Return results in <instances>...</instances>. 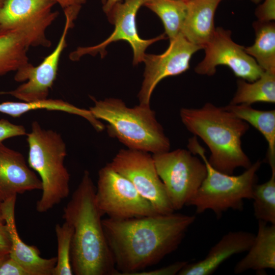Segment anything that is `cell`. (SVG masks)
Listing matches in <instances>:
<instances>
[{"mask_svg":"<svg viewBox=\"0 0 275 275\" xmlns=\"http://www.w3.org/2000/svg\"><path fill=\"white\" fill-rule=\"evenodd\" d=\"M195 215L174 213L126 219L106 218L102 225L118 275H135L176 250Z\"/></svg>","mask_w":275,"mask_h":275,"instance_id":"cell-1","label":"cell"},{"mask_svg":"<svg viewBox=\"0 0 275 275\" xmlns=\"http://www.w3.org/2000/svg\"><path fill=\"white\" fill-rule=\"evenodd\" d=\"M88 171L64 207L63 217L73 230L71 261L76 275H118L104 232L103 214Z\"/></svg>","mask_w":275,"mask_h":275,"instance_id":"cell-2","label":"cell"},{"mask_svg":"<svg viewBox=\"0 0 275 275\" xmlns=\"http://www.w3.org/2000/svg\"><path fill=\"white\" fill-rule=\"evenodd\" d=\"M180 117L186 129L208 147V161L215 169L232 175L236 169L252 165L241 145V138L249 128L247 122L209 102L200 108H182Z\"/></svg>","mask_w":275,"mask_h":275,"instance_id":"cell-3","label":"cell"},{"mask_svg":"<svg viewBox=\"0 0 275 275\" xmlns=\"http://www.w3.org/2000/svg\"><path fill=\"white\" fill-rule=\"evenodd\" d=\"M92 99L94 103L89 109L93 116L107 122L108 134L128 149L152 154L170 150V140L150 105L129 107L118 98Z\"/></svg>","mask_w":275,"mask_h":275,"instance_id":"cell-4","label":"cell"},{"mask_svg":"<svg viewBox=\"0 0 275 275\" xmlns=\"http://www.w3.org/2000/svg\"><path fill=\"white\" fill-rule=\"evenodd\" d=\"M29 166L39 175L42 195L36 210L44 213L60 204L70 193V174L65 166L66 144L61 135L34 121L26 134Z\"/></svg>","mask_w":275,"mask_h":275,"instance_id":"cell-5","label":"cell"},{"mask_svg":"<svg viewBox=\"0 0 275 275\" xmlns=\"http://www.w3.org/2000/svg\"><path fill=\"white\" fill-rule=\"evenodd\" d=\"M187 148L192 154L200 156L206 165L207 174L186 206H194L198 214L211 210L218 218L229 209L242 210L243 200L253 198V188L258 180L257 172L261 162L256 161L239 175H229L217 171L209 164L205 150L197 136L189 139Z\"/></svg>","mask_w":275,"mask_h":275,"instance_id":"cell-6","label":"cell"},{"mask_svg":"<svg viewBox=\"0 0 275 275\" xmlns=\"http://www.w3.org/2000/svg\"><path fill=\"white\" fill-rule=\"evenodd\" d=\"M157 173L174 211L181 209L198 190L207 174L202 160L188 150L152 154Z\"/></svg>","mask_w":275,"mask_h":275,"instance_id":"cell-7","label":"cell"},{"mask_svg":"<svg viewBox=\"0 0 275 275\" xmlns=\"http://www.w3.org/2000/svg\"><path fill=\"white\" fill-rule=\"evenodd\" d=\"M95 201L101 213L115 219H126L158 213L132 183L108 164L98 172Z\"/></svg>","mask_w":275,"mask_h":275,"instance_id":"cell-8","label":"cell"},{"mask_svg":"<svg viewBox=\"0 0 275 275\" xmlns=\"http://www.w3.org/2000/svg\"><path fill=\"white\" fill-rule=\"evenodd\" d=\"M80 6L64 9L65 23L61 36L54 50L38 66L28 63L18 69L14 76L17 82H24L14 90L1 92L20 101L32 102L48 98L49 90L56 79L61 54L67 46L66 38L81 9Z\"/></svg>","mask_w":275,"mask_h":275,"instance_id":"cell-9","label":"cell"},{"mask_svg":"<svg viewBox=\"0 0 275 275\" xmlns=\"http://www.w3.org/2000/svg\"><path fill=\"white\" fill-rule=\"evenodd\" d=\"M128 179L139 193L159 214L174 212L151 153L132 149H121L107 163Z\"/></svg>","mask_w":275,"mask_h":275,"instance_id":"cell-10","label":"cell"},{"mask_svg":"<svg viewBox=\"0 0 275 275\" xmlns=\"http://www.w3.org/2000/svg\"><path fill=\"white\" fill-rule=\"evenodd\" d=\"M145 0H124L117 3L106 14L109 22L115 25L113 33L102 42L93 46L79 47L72 52L70 60L76 61L86 54L92 56L100 53L102 57L106 54L105 48L112 42L119 40L127 41L133 50V64L143 62L145 50L153 43L167 38L165 33L150 39L140 37L136 26V14Z\"/></svg>","mask_w":275,"mask_h":275,"instance_id":"cell-11","label":"cell"},{"mask_svg":"<svg viewBox=\"0 0 275 275\" xmlns=\"http://www.w3.org/2000/svg\"><path fill=\"white\" fill-rule=\"evenodd\" d=\"M204 49L205 57L195 69L198 74L211 76L216 72L217 66L225 65L236 76L253 82L264 71L243 46L233 41L231 32L222 27L215 28L212 39Z\"/></svg>","mask_w":275,"mask_h":275,"instance_id":"cell-12","label":"cell"},{"mask_svg":"<svg viewBox=\"0 0 275 275\" xmlns=\"http://www.w3.org/2000/svg\"><path fill=\"white\" fill-rule=\"evenodd\" d=\"M202 49L180 33L170 40L168 48L162 53H145L144 79L138 94L140 104L150 105L151 95L157 84L166 77L180 74L188 70L191 57Z\"/></svg>","mask_w":275,"mask_h":275,"instance_id":"cell-13","label":"cell"},{"mask_svg":"<svg viewBox=\"0 0 275 275\" xmlns=\"http://www.w3.org/2000/svg\"><path fill=\"white\" fill-rule=\"evenodd\" d=\"M46 30L26 27L14 29L0 28V76L18 69L29 63L30 47H49Z\"/></svg>","mask_w":275,"mask_h":275,"instance_id":"cell-14","label":"cell"},{"mask_svg":"<svg viewBox=\"0 0 275 275\" xmlns=\"http://www.w3.org/2000/svg\"><path fill=\"white\" fill-rule=\"evenodd\" d=\"M41 188L40 178L23 154L0 143V201Z\"/></svg>","mask_w":275,"mask_h":275,"instance_id":"cell-15","label":"cell"},{"mask_svg":"<svg viewBox=\"0 0 275 275\" xmlns=\"http://www.w3.org/2000/svg\"><path fill=\"white\" fill-rule=\"evenodd\" d=\"M16 197L2 202L1 204L3 218L11 242L10 256L27 270L30 275H53L57 257L47 259L41 257L39 250L24 243L18 233L15 218Z\"/></svg>","mask_w":275,"mask_h":275,"instance_id":"cell-16","label":"cell"},{"mask_svg":"<svg viewBox=\"0 0 275 275\" xmlns=\"http://www.w3.org/2000/svg\"><path fill=\"white\" fill-rule=\"evenodd\" d=\"M52 0H6L0 9V28L36 27L47 30L57 18Z\"/></svg>","mask_w":275,"mask_h":275,"instance_id":"cell-17","label":"cell"},{"mask_svg":"<svg viewBox=\"0 0 275 275\" xmlns=\"http://www.w3.org/2000/svg\"><path fill=\"white\" fill-rule=\"evenodd\" d=\"M255 235L244 231H231L224 235L210 250L204 258L182 268L179 275H210L232 256L247 252Z\"/></svg>","mask_w":275,"mask_h":275,"instance_id":"cell-18","label":"cell"},{"mask_svg":"<svg viewBox=\"0 0 275 275\" xmlns=\"http://www.w3.org/2000/svg\"><path fill=\"white\" fill-rule=\"evenodd\" d=\"M222 0L186 2V15L180 33L190 43L204 49L212 39L215 28L214 16Z\"/></svg>","mask_w":275,"mask_h":275,"instance_id":"cell-19","label":"cell"},{"mask_svg":"<svg viewBox=\"0 0 275 275\" xmlns=\"http://www.w3.org/2000/svg\"><path fill=\"white\" fill-rule=\"evenodd\" d=\"M268 224L259 221L257 234L247 254L235 265V273L250 269L261 273L275 269V225Z\"/></svg>","mask_w":275,"mask_h":275,"instance_id":"cell-20","label":"cell"},{"mask_svg":"<svg viewBox=\"0 0 275 275\" xmlns=\"http://www.w3.org/2000/svg\"><path fill=\"white\" fill-rule=\"evenodd\" d=\"M224 107L263 134L268 144L266 161L271 169L275 168V110H259L247 104H229Z\"/></svg>","mask_w":275,"mask_h":275,"instance_id":"cell-21","label":"cell"},{"mask_svg":"<svg viewBox=\"0 0 275 275\" xmlns=\"http://www.w3.org/2000/svg\"><path fill=\"white\" fill-rule=\"evenodd\" d=\"M254 43L244 50L264 70L275 73V23L257 20L253 23Z\"/></svg>","mask_w":275,"mask_h":275,"instance_id":"cell-22","label":"cell"},{"mask_svg":"<svg viewBox=\"0 0 275 275\" xmlns=\"http://www.w3.org/2000/svg\"><path fill=\"white\" fill-rule=\"evenodd\" d=\"M231 104L251 105L256 102H275V73L264 71L261 76L253 82L240 79Z\"/></svg>","mask_w":275,"mask_h":275,"instance_id":"cell-23","label":"cell"},{"mask_svg":"<svg viewBox=\"0 0 275 275\" xmlns=\"http://www.w3.org/2000/svg\"><path fill=\"white\" fill-rule=\"evenodd\" d=\"M143 6L161 19L170 40L180 33L186 15V2L178 0H145Z\"/></svg>","mask_w":275,"mask_h":275,"instance_id":"cell-24","label":"cell"},{"mask_svg":"<svg viewBox=\"0 0 275 275\" xmlns=\"http://www.w3.org/2000/svg\"><path fill=\"white\" fill-rule=\"evenodd\" d=\"M254 214L256 219L275 225V168L269 180L255 184L253 191Z\"/></svg>","mask_w":275,"mask_h":275,"instance_id":"cell-25","label":"cell"},{"mask_svg":"<svg viewBox=\"0 0 275 275\" xmlns=\"http://www.w3.org/2000/svg\"><path fill=\"white\" fill-rule=\"evenodd\" d=\"M55 231L57 239V261L54 269L53 275H72L73 274L71 252L73 230L71 225L66 222L57 224Z\"/></svg>","mask_w":275,"mask_h":275,"instance_id":"cell-26","label":"cell"},{"mask_svg":"<svg viewBox=\"0 0 275 275\" xmlns=\"http://www.w3.org/2000/svg\"><path fill=\"white\" fill-rule=\"evenodd\" d=\"M26 134V129L23 125L13 124L5 119L0 120V143L9 138Z\"/></svg>","mask_w":275,"mask_h":275,"instance_id":"cell-27","label":"cell"},{"mask_svg":"<svg viewBox=\"0 0 275 275\" xmlns=\"http://www.w3.org/2000/svg\"><path fill=\"white\" fill-rule=\"evenodd\" d=\"M258 20L263 22L273 21L275 19V0H265L255 11Z\"/></svg>","mask_w":275,"mask_h":275,"instance_id":"cell-28","label":"cell"},{"mask_svg":"<svg viewBox=\"0 0 275 275\" xmlns=\"http://www.w3.org/2000/svg\"><path fill=\"white\" fill-rule=\"evenodd\" d=\"M187 261H178L169 265L149 271L143 270L135 275H174L178 274L187 263Z\"/></svg>","mask_w":275,"mask_h":275,"instance_id":"cell-29","label":"cell"},{"mask_svg":"<svg viewBox=\"0 0 275 275\" xmlns=\"http://www.w3.org/2000/svg\"><path fill=\"white\" fill-rule=\"evenodd\" d=\"M0 275H30L18 262L9 257L0 267Z\"/></svg>","mask_w":275,"mask_h":275,"instance_id":"cell-30","label":"cell"},{"mask_svg":"<svg viewBox=\"0 0 275 275\" xmlns=\"http://www.w3.org/2000/svg\"><path fill=\"white\" fill-rule=\"evenodd\" d=\"M11 242L5 223L0 224V252L9 253Z\"/></svg>","mask_w":275,"mask_h":275,"instance_id":"cell-31","label":"cell"},{"mask_svg":"<svg viewBox=\"0 0 275 275\" xmlns=\"http://www.w3.org/2000/svg\"><path fill=\"white\" fill-rule=\"evenodd\" d=\"M56 4H58L64 10L68 7L74 6H82L87 0H52Z\"/></svg>","mask_w":275,"mask_h":275,"instance_id":"cell-32","label":"cell"},{"mask_svg":"<svg viewBox=\"0 0 275 275\" xmlns=\"http://www.w3.org/2000/svg\"><path fill=\"white\" fill-rule=\"evenodd\" d=\"M101 1L102 4L103 10L106 14L112 7L121 0H101Z\"/></svg>","mask_w":275,"mask_h":275,"instance_id":"cell-33","label":"cell"},{"mask_svg":"<svg viewBox=\"0 0 275 275\" xmlns=\"http://www.w3.org/2000/svg\"><path fill=\"white\" fill-rule=\"evenodd\" d=\"M9 256V253L0 252V267Z\"/></svg>","mask_w":275,"mask_h":275,"instance_id":"cell-34","label":"cell"},{"mask_svg":"<svg viewBox=\"0 0 275 275\" xmlns=\"http://www.w3.org/2000/svg\"><path fill=\"white\" fill-rule=\"evenodd\" d=\"M2 202L0 201V224H4L5 221L3 218L2 209H1Z\"/></svg>","mask_w":275,"mask_h":275,"instance_id":"cell-35","label":"cell"},{"mask_svg":"<svg viewBox=\"0 0 275 275\" xmlns=\"http://www.w3.org/2000/svg\"><path fill=\"white\" fill-rule=\"evenodd\" d=\"M6 0H0V9H1V8L4 5L5 2H6Z\"/></svg>","mask_w":275,"mask_h":275,"instance_id":"cell-36","label":"cell"},{"mask_svg":"<svg viewBox=\"0 0 275 275\" xmlns=\"http://www.w3.org/2000/svg\"><path fill=\"white\" fill-rule=\"evenodd\" d=\"M252 2L254 3H259V2H260L262 0H250Z\"/></svg>","mask_w":275,"mask_h":275,"instance_id":"cell-37","label":"cell"},{"mask_svg":"<svg viewBox=\"0 0 275 275\" xmlns=\"http://www.w3.org/2000/svg\"><path fill=\"white\" fill-rule=\"evenodd\" d=\"M178 1H181L187 2V1H190V0H178Z\"/></svg>","mask_w":275,"mask_h":275,"instance_id":"cell-38","label":"cell"}]
</instances>
